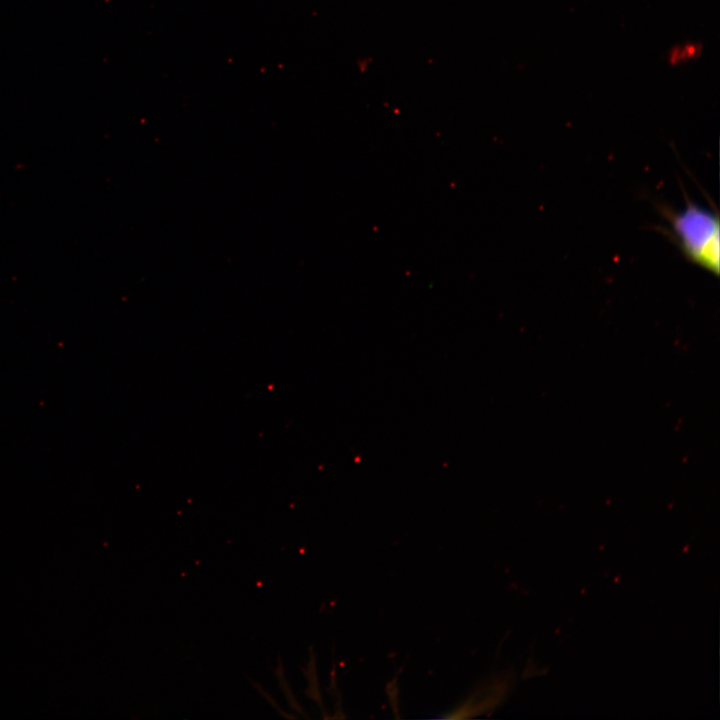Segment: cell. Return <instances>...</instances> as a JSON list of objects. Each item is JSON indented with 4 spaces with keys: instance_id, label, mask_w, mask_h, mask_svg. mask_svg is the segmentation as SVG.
I'll return each instance as SVG.
<instances>
[{
    "instance_id": "obj_2",
    "label": "cell",
    "mask_w": 720,
    "mask_h": 720,
    "mask_svg": "<svg viewBox=\"0 0 720 720\" xmlns=\"http://www.w3.org/2000/svg\"><path fill=\"white\" fill-rule=\"evenodd\" d=\"M702 45L696 42H686L682 45L674 46L668 54L670 65H677L695 60L701 55Z\"/></svg>"
},
{
    "instance_id": "obj_1",
    "label": "cell",
    "mask_w": 720,
    "mask_h": 720,
    "mask_svg": "<svg viewBox=\"0 0 720 720\" xmlns=\"http://www.w3.org/2000/svg\"><path fill=\"white\" fill-rule=\"evenodd\" d=\"M672 238L688 261L718 276L720 222L718 213L690 201L681 211L665 212Z\"/></svg>"
}]
</instances>
